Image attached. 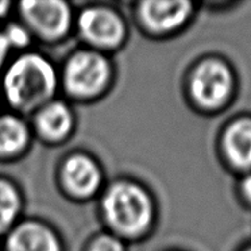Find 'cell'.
<instances>
[{"label":"cell","mask_w":251,"mask_h":251,"mask_svg":"<svg viewBox=\"0 0 251 251\" xmlns=\"http://www.w3.org/2000/svg\"><path fill=\"white\" fill-rule=\"evenodd\" d=\"M55 72L49 61L37 54L23 55L7 71L4 91L15 107L25 111L45 103L55 89Z\"/></svg>","instance_id":"1"},{"label":"cell","mask_w":251,"mask_h":251,"mask_svg":"<svg viewBox=\"0 0 251 251\" xmlns=\"http://www.w3.org/2000/svg\"><path fill=\"white\" fill-rule=\"evenodd\" d=\"M104 211L109 223L126 234H138L151 218V204L139 186L127 182L116 184L104 199Z\"/></svg>","instance_id":"2"},{"label":"cell","mask_w":251,"mask_h":251,"mask_svg":"<svg viewBox=\"0 0 251 251\" xmlns=\"http://www.w3.org/2000/svg\"><path fill=\"white\" fill-rule=\"evenodd\" d=\"M232 85V76L223 62L209 60L197 66L192 76L191 91L201 107L215 108L228 96Z\"/></svg>","instance_id":"3"},{"label":"cell","mask_w":251,"mask_h":251,"mask_svg":"<svg viewBox=\"0 0 251 251\" xmlns=\"http://www.w3.org/2000/svg\"><path fill=\"white\" fill-rule=\"evenodd\" d=\"M108 65L101 55L91 51L72 57L65 71L68 89L78 96H91L99 92L107 81Z\"/></svg>","instance_id":"4"},{"label":"cell","mask_w":251,"mask_h":251,"mask_svg":"<svg viewBox=\"0 0 251 251\" xmlns=\"http://www.w3.org/2000/svg\"><path fill=\"white\" fill-rule=\"evenodd\" d=\"M22 12L28 22L46 37H60L71 22V11L64 1H23Z\"/></svg>","instance_id":"5"},{"label":"cell","mask_w":251,"mask_h":251,"mask_svg":"<svg viewBox=\"0 0 251 251\" xmlns=\"http://www.w3.org/2000/svg\"><path fill=\"white\" fill-rule=\"evenodd\" d=\"M78 23L82 34L96 45H116L125 34V27L119 17L104 8H89L84 11Z\"/></svg>","instance_id":"6"},{"label":"cell","mask_w":251,"mask_h":251,"mask_svg":"<svg viewBox=\"0 0 251 251\" xmlns=\"http://www.w3.org/2000/svg\"><path fill=\"white\" fill-rule=\"evenodd\" d=\"M191 12L189 1H145L141 14L148 26L157 31L175 30L182 23Z\"/></svg>","instance_id":"7"},{"label":"cell","mask_w":251,"mask_h":251,"mask_svg":"<svg viewBox=\"0 0 251 251\" xmlns=\"http://www.w3.org/2000/svg\"><path fill=\"white\" fill-rule=\"evenodd\" d=\"M8 251H60L58 240L49 228L25 223L15 228L7 242Z\"/></svg>","instance_id":"8"},{"label":"cell","mask_w":251,"mask_h":251,"mask_svg":"<svg viewBox=\"0 0 251 251\" xmlns=\"http://www.w3.org/2000/svg\"><path fill=\"white\" fill-rule=\"evenodd\" d=\"M64 180L72 192L80 196H88L98 189L100 172L87 157H72L64 166Z\"/></svg>","instance_id":"9"},{"label":"cell","mask_w":251,"mask_h":251,"mask_svg":"<svg viewBox=\"0 0 251 251\" xmlns=\"http://www.w3.org/2000/svg\"><path fill=\"white\" fill-rule=\"evenodd\" d=\"M224 150L228 159L239 168L251 166V119L234 122L224 134Z\"/></svg>","instance_id":"10"},{"label":"cell","mask_w":251,"mask_h":251,"mask_svg":"<svg viewBox=\"0 0 251 251\" xmlns=\"http://www.w3.org/2000/svg\"><path fill=\"white\" fill-rule=\"evenodd\" d=\"M39 130L46 137L61 138L69 131L72 126V115L65 104L51 103L46 105L38 116Z\"/></svg>","instance_id":"11"},{"label":"cell","mask_w":251,"mask_h":251,"mask_svg":"<svg viewBox=\"0 0 251 251\" xmlns=\"http://www.w3.org/2000/svg\"><path fill=\"white\" fill-rule=\"evenodd\" d=\"M27 142V128L14 116L0 118V154L15 153Z\"/></svg>","instance_id":"12"},{"label":"cell","mask_w":251,"mask_h":251,"mask_svg":"<svg viewBox=\"0 0 251 251\" xmlns=\"http://www.w3.org/2000/svg\"><path fill=\"white\" fill-rule=\"evenodd\" d=\"M19 211V196L15 188L0 181V234L15 220Z\"/></svg>","instance_id":"13"},{"label":"cell","mask_w":251,"mask_h":251,"mask_svg":"<svg viewBox=\"0 0 251 251\" xmlns=\"http://www.w3.org/2000/svg\"><path fill=\"white\" fill-rule=\"evenodd\" d=\"M4 35H6L7 42H8L10 46L11 45H14V46H25L28 42L27 31L21 26H11L7 30Z\"/></svg>","instance_id":"14"},{"label":"cell","mask_w":251,"mask_h":251,"mask_svg":"<svg viewBox=\"0 0 251 251\" xmlns=\"http://www.w3.org/2000/svg\"><path fill=\"white\" fill-rule=\"evenodd\" d=\"M91 251H123V246L119 240L114 239L111 236H101L93 243Z\"/></svg>","instance_id":"15"},{"label":"cell","mask_w":251,"mask_h":251,"mask_svg":"<svg viewBox=\"0 0 251 251\" xmlns=\"http://www.w3.org/2000/svg\"><path fill=\"white\" fill-rule=\"evenodd\" d=\"M8 48H10V45H8V42H7L6 35L0 33V64H1V62L4 61V58H6Z\"/></svg>","instance_id":"16"},{"label":"cell","mask_w":251,"mask_h":251,"mask_svg":"<svg viewBox=\"0 0 251 251\" xmlns=\"http://www.w3.org/2000/svg\"><path fill=\"white\" fill-rule=\"evenodd\" d=\"M242 189H243L245 196L251 201V176H249V177L243 181V184H242Z\"/></svg>","instance_id":"17"},{"label":"cell","mask_w":251,"mask_h":251,"mask_svg":"<svg viewBox=\"0 0 251 251\" xmlns=\"http://www.w3.org/2000/svg\"><path fill=\"white\" fill-rule=\"evenodd\" d=\"M8 7H10V3H7V1H0V17L6 14Z\"/></svg>","instance_id":"18"},{"label":"cell","mask_w":251,"mask_h":251,"mask_svg":"<svg viewBox=\"0 0 251 251\" xmlns=\"http://www.w3.org/2000/svg\"><path fill=\"white\" fill-rule=\"evenodd\" d=\"M247 251H251V249H250V250H247Z\"/></svg>","instance_id":"19"}]
</instances>
